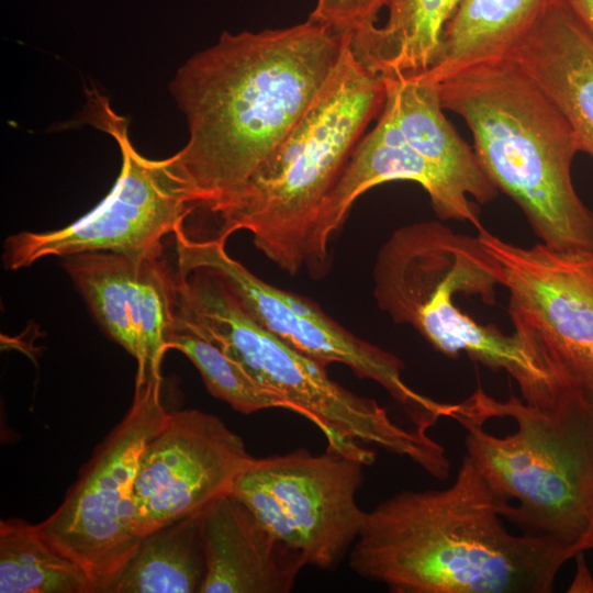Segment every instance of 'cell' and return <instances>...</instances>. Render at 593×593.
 <instances>
[{
    "mask_svg": "<svg viewBox=\"0 0 593 593\" xmlns=\"http://www.w3.org/2000/svg\"><path fill=\"white\" fill-rule=\"evenodd\" d=\"M436 83L444 109L468 125L484 171L521 208L541 243L593 251V212L571 175L579 142L522 67L511 56L486 59Z\"/></svg>",
    "mask_w": 593,
    "mask_h": 593,
    "instance_id": "3957f363",
    "label": "cell"
},
{
    "mask_svg": "<svg viewBox=\"0 0 593 593\" xmlns=\"http://www.w3.org/2000/svg\"><path fill=\"white\" fill-rule=\"evenodd\" d=\"M177 277L180 313L286 410L313 423L327 451L371 466L376 452L367 444L410 459L436 479L449 475L446 449L427 430L400 425L376 400L334 381L324 365L257 323L216 272L197 268Z\"/></svg>",
    "mask_w": 593,
    "mask_h": 593,
    "instance_id": "8992f818",
    "label": "cell"
},
{
    "mask_svg": "<svg viewBox=\"0 0 593 593\" xmlns=\"http://www.w3.org/2000/svg\"><path fill=\"white\" fill-rule=\"evenodd\" d=\"M566 118L593 159V36L560 0H551L507 55Z\"/></svg>",
    "mask_w": 593,
    "mask_h": 593,
    "instance_id": "e0dca14e",
    "label": "cell"
},
{
    "mask_svg": "<svg viewBox=\"0 0 593 593\" xmlns=\"http://www.w3.org/2000/svg\"><path fill=\"white\" fill-rule=\"evenodd\" d=\"M551 0H461L446 25L438 59L424 72L437 81L478 61L507 56Z\"/></svg>",
    "mask_w": 593,
    "mask_h": 593,
    "instance_id": "d6986e66",
    "label": "cell"
},
{
    "mask_svg": "<svg viewBox=\"0 0 593 593\" xmlns=\"http://www.w3.org/2000/svg\"><path fill=\"white\" fill-rule=\"evenodd\" d=\"M385 97L383 77L348 44L307 111L272 155L211 213L215 238L251 234L256 248L289 275L307 268L320 210Z\"/></svg>",
    "mask_w": 593,
    "mask_h": 593,
    "instance_id": "277c9868",
    "label": "cell"
},
{
    "mask_svg": "<svg viewBox=\"0 0 593 593\" xmlns=\"http://www.w3.org/2000/svg\"><path fill=\"white\" fill-rule=\"evenodd\" d=\"M360 461L304 448L255 458L231 494L306 566L334 570L348 557L365 522L358 505Z\"/></svg>",
    "mask_w": 593,
    "mask_h": 593,
    "instance_id": "4fadbf2b",
    "label": "cell"
},
{
    "mask_svg": "<svg viewBox=\"0 0 593 593\" xmlns=\"http://www.w3.org/2000/svg\"><path fill=\"white\" fill-rule=\"evenodd\" d=\"M64 268L98 324L137 362L135 377L161 376L179 305L177 272L163 250L87 251Z\"/></svg>",
    "mask_w": 593,
    "mask_h": 593,
    "instance_id": "9a60e30c",
    "label": "cell"
},
{
    "mask_svg": "<svg viewBox=\"0 0 593 593\" xmlns=\"http://www.w3.org/2000/svg\"><path fill=\"white\" fill-rule=\"evenodd\" d=\"M351 36L311 16L283 29L224 31L179 68L170 91L189 139L168 160L194 212L211 213L272 155Z\"/></svg>",
    "mask_w": 593,
    "mask_h": 593,
    "instance_id": "6da1fadb",
    "label": "cell"
},
{
    "mask_svg": "<svg viewBox=\"0 0 593 593\" xmlns=\"http://www.w3.org/2000/svg\"><path fill=\"white\" fill-rule=\"evenodd\" d=\"M575 575L568 588L571 593H593V574L588 568L584 552L574 556Z\"/></svg>",
    "mask_w": 593,
    "mask_h": 593,
    "instance_id": "cb8c5ba5",
    "label": "cell"
},
{
    "mask_svg": "<svg viewBox=\"0 0 593 593\" xmlns=\"http://www.w3.org/2000/svg\"><path fill=\"white\" fill-rule=\"evenodd\" d=\"M372 280L379 309L394 323L411 325L439 353L450 358L466 353L505 371L528 404L547 409L559 401V382L515 333L480 324L455 301L458 294L495 301L499 282L478 235L455 233L436 221L401 226L380 247Z\"/></svg>",
    "mask_w": 593,
    "mask_h": 593,
    "instance_id": "52a82bcc",
    "label": "cell"
},
{
    "mask_svg": "<svg viewBox=\"0 0 593 593\" xmlns=\"http://www.w3.org/2000/svg\"><path fill=\"white\" fill-rule=\"evenodd\" d=\"M478 237L508 292L515 333L567 390L593 406V251Z\"/></svg>",
    "mask_w": 593,
    "mask_h": 593,
    "instance_id": "8fae6325",
    "label": "cell"
},
{
    "mask_svg": "<svg viewBox=\"0 0 593 593\" xmlns=\"http://www.w3.org/2000/svg\"><path fill=\"white\" fill-rule=\"evenodd\" d=\"M201 526L205 577L200 593H287L306 566L231 493L202 511Z\"/></svg>",
    "mask_w": 593,
    "mask_h": 593,
    "instance_id": "2e32d148",
    "label": "cell"
},
{
    "mask_svg": "<svg viewBox=\"0 0 593 593\" xmlns=\"http://www.w3.org/2000/svg\"><path fill=\"white\" fill-rule=\"evenodd\" d=\"M593 549V512L589 525L582 537L570 548L572 558L579 552H585Z\"/></svg>",
    "mask_w": 593,
    "mask_h": 593,
    "instance_id": "484cf974",
    "label": "cell"
},
{
    "mask_svg": "<svg viewBox=\"0 0 593 593\" xmlns=\"http://www.w3.org/2000/svg\"><path fill=\"white\" fill-rule=\"evenodd\" d=\"M83 119L107 132L122 155L120 175L107 197L74 223L49 232H21L3 244L7 270L29 267L45 257L87 251L142 254L163 250V238L184 230L194 213L168 157L141 155L128 137L127 121L96 88L87 89Z\"/></svg>",
    "mask_w": 593,
    "mask_h": 593,
    "instance_id": "30bf717a",
    "label": "cell"
},
{
    "mask_svg": "<svg viewBox=\"0 0 593 593\" xmlns=\"http://www.w3.org/2000/svg\"><path fill=\"white\" fill-rule=\"evenodd\" d=\"M570 548L555 537L510 533L465 454L449 486L404 490L366 512L348 562L393 593H549Z\"/></svg>",
    "mask_w": 593,
    "mask_h": 593,
    "instance_id": "7a4b0ae2",
    "label": "cell"
},
{
    "mask_svg": "<svg viewBox=\"0 0 593 593\" xmlns=\"http://www.w3.org/2000/svg\"><path fill=\"white\" fill-rule=\"evenodd\" d=\"M161 382V376L135 377L123 418L96 446L59 506L34 524L43 538L85 570L94 593H107L141 540L134 485L145 447L169 414Z\"/></svg>",
    "mask_w": 593,
    "mask_h": 593,
    "instance_id": "9c48e42d",
    "label": "cell"
},
{
    "mask_svg": "<svg viewBox=\"0 0 593 593\" xmlns=\"http://www.w3.org/2000/svg\"><path fill=\"white\" fill-rule=\"evenodd\" d=\"M454 419L503 518L571 547L582 537L593 512V406L580 393L544 409L478 388Z\"/></svg>",
    "mask_w": 593,
    "mask_h": 593,
    "instance_id": "5b68a950",
    "label": "cell"
},
{
    "mask_svg": "<svg viewBox=\"0 0 593 593\" xmlns=\"http://www.w3.org/2000/svg\"><path fill=\"white\" fill-rule=\"evenodd\" d=\"M253 459L243 438L220 417L197 409L169 412L139 460L136 534L142 538L203 511L231 492Z\"/></svg>",
    "mask_w": 593,
    "mask_h": 593,
    "instance_id": "5bb4252c",
    "label": "cell"
},
{
    "mask_svg": "<svg viewBox=\"0 0 593 593\" xmlns=\"http://www.w3.org/2000/svg\"><path fill=\"white\" fill-rule=\"evenodd\" d=\"M0 593H94L85 570L18 517L0 521Z\"/></svg>",
    "mask_w": 593,
    "mask_h": 593,
    "instance_id": "44dd1931",
    "label": "cell"
},
{
    "mask_svg": "<svg viewBox=\"0 0 593 593\" xmlns=\"http://www.w3.org/2000/svg\"><path fill=\"white\" fill-rule=\"evenodd\" d=\"M461 0H389L388 18L355 33L356 59L381 77L414 76L436 64L444 31Z\"/></svg>",
    "mask_w": 593,
    "mask_h": 593,
    "instance_id": "ac0fdd59",
    "label": "cell"
},
{
    "mask_svg": "<svg viewBox=\"0 0 593 593\" xmlns=\"http://www.w3.org/2000/svg\"><path fill=\"white\" fill-rule=\"evenodd\" d=\"M201 513L142 537L107 593H200L205 577Z\"/></svg>",
    "mask_w": 593,
    "mask_h": 593,
    "instance_id": "ffe728a7",
    "label": "cell"
},
{
    "mask_svg": "<svg viewBox=\"0 0 593 593\" xmlns=\"http://www.w3.org/2000/svg\"><path fill=\"white\" fill-rule=\"evenodd\" d=\"M389 0H316L309 16L331 25L343 34L354 35L378 24Z\"/></svg>",
    "mask_w": 593,
    "mask_h": 593,
    "instance_id": "603a6c76",
    "label": "cell"
},
{
    "mask_svg": "<svg viewBox=\"0 0 593 593\" xmlns=\"http://www.w3.org/2000/svg\"><path fill=\"white\" fill-rule=\"evenodd\" d=\"M593 36V0H560Z\"/></svg>",
    "mask_w": 593,
    "mask_h": 593,
    "instance_id": "d4e9b609",
    "label": "cell"
},
{
    "mask_svg": "<svg viewBox=\"0 0 593 593\" xmlns=\"http://www.w3.org/2000/svg\"><path fill=\"white\" fill-rule=\"evenodd\" d=\"M385 97L374 126L357 144L326 197L313 231L307 269L326 271L329 244L356 200L381 183L412 181L441 220L483 226L478 203L497 197L474 149L445 115L436 81L425 75L383 77Z\"/></svg>",
    "mask_w": 593,
    "mask_h": 593,
    "instance_id": "ba28073f",
    "label": "cell"
},
{
    "mask_svg": "<svg viewBox=\"0 0 593 593\" xmlns=\"http://www.w3.org/2000/svg\"><path fill=\"white\" fill-rule=\"evenodd\" d=\"M174 237L177 272L197 268L216 272L257 323L325 367L342 363L358 378L377 382L413 426L427 430L440 418L451 417L455 404L437 402L404 381V363L399 357L357 337L311 300L258 278L227 254L226 240L192 238L184 230Z\"/></svg>",
    "mask_w": 593,
    "mask_h": 593,
    "instance_id": "7c38bea8",
    "label": "cell"
},
{
    "mask_svg": "<svg viewBox=\"0 0 593 593\" xmlns=\"http://www.w3.org/2000/svg\"><path fill=\"white\" fill-rule=\"evenodd\" d=\"M168 348L182 353L195 366L209 392L235 411L251 414L286 406L260 387L216 344L201 334L179 311Z\"/></svg>",
    "mask_w": 593,
    "mask_h": 593,
    "instance_id": "7402d4cb",
    "label": "cell"
}]
</instances>
